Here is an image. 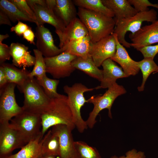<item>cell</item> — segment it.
<instances>
[{
	"instance_id": "cell-1",
	"label": "cell",
	"mask_w": 158,
	"mask_h": 158,
	"mask_svg": "<svg viewBox=\"0 0 158 158\" xmlns=\"http://www.w3.org/2000/svg\"><path fill=\"white\" fill-rule=\"evenodd\" d=\"M77 15L86 27L93 43L114 32L116 21L113 18L80 7H78Z\"/></svg>"
},
{
	"instance_id": "cell-2",
	"label": "cell",
	"mask_w": 158,
	"mask_h": 158,
	"mask_svg": "<svg viewBox=\"0 0 158 158\" xmlns=\"http://www.w3.org/2000/svg\"><path fill=\"white\" fill-rule=\"evenodd\" d=\"M42 134H44L50 127L63 124L66 125L72 130L75 128L72 113L67 96L51 99L46 109L41 115Z\"/></svg>"
},
{
	"instance_id": "cell-3",
	"label": "cell",
	"mask_w": 158,
	"mask_h": 158,
	"mask_svg": "<svg viewBox=\"0 0 158 158\" xmlns=\"http://www.w3.org/2000/svg\"><path fill=\"white\" fill-rule=\"evenodd\" d=\"M17 87L24 94V110L41 115L49 105L51 99L34 77H29L22 85Z\"/></svg>"
},
{
	"instance_id": "cell-4",
	"label": "cell",
	"mask_w": 158,
	"mask_h": 158,
	"mask_svg": "<svg viewBox=\"0 0 158 158\" xmlns=\"http://www.w3.org/2000/svg\"><path fill=\"white\" fill-rule=\"evenodd\" d=\"M10 121L9 126L19 133L26 144L42 134L40 114L23 110Z\"/></svg>"
},
{
	"instance_id": "cell-5",
	"label": "cell",
	"mask_w": 158,
	"mask_h": 158,
	"mask_svg": "<svg viewBox=\"0 0 158 158\" xmlns=\"http://www.w3.org/2000/svg\"><path fill=\"white\" fill-rule=\"evenodd\" d=\"M157 12L153 9L144 12H138L133 16L118 20H115L116 25L113 33L117 36L119 42L127 48L131 47L130 43L125 39V36L128 32L133 34L141 28L144 21L152 23L157 20Z\"/></svg>"
},
{
	"instance_id": "cell-6",
	"label": "cell",
	"mask_w": 158,
	"mask_h": 158,
	"mask_svg": "<svg viewBox=\"0 0 158 158\" xmlns=\"http://www.w3.org/2000/svg\"><path fill=\"white\" fill-rule=\"evenodd\" d=\"M126 92L124 87L116 83L109 87L103 95L92 96L87 99V103H92L94 105L92 111L85 121L88 128L90 129L93 128L97 122V116L104 109H108L109 117L112 118L111 109L114 101L118 96Z\"/></svg>"
},
{
	"instance_id": "cell-7",
	"label": "cell",
	"mask_w": 158,
	"mask_h": 158,
	"mask_svg": "<svg viewBox=\"0 0 158 158\" xmlns=\"http://www.w3.org/2000/svg\"><path fill=\"white\" fill-rule=\"evenodd\" d=\"M63 89L68 95L74 124L78 131L82 133L88 128L85 121L82 117L80 112L82 107L85 103H87L84 94L86 92L92 91L95 88H88L81 83H77L71 86L65 85Z\"/></svg>"
},
{
	"instance_id": "cell-8",
	"label": "cell",
	"mask_w": 158,
	"mask_h": 158,
	"mask_svg": "<svg viewBox=\"0 0 158 158\" xmlns=\"http://www.w3.org/2000/svg\"><path fill=\"white\" fill-rule=\"evenodd\" d=\"M17 85L8 83L0 90V123H9L13 118L24 110L17 103L14 90Z\"/></svg>"
},
{
	"instance_id": "cell-9",
	"label": "cell",
	"mask_w": 158,
	"mask_h": 158,
	"mask_svg": "<svg viewBox=\"0 0 158 158\" xmlns=\"http://www.w3.org/2000/svg\"><path fill=\"white\" fill-rule=\"evenodd\" d=\"M77 57L68 52H63L53 57H44L46 73H49L56 79L69 76L75 69L71 63Z\"/></svg>"
},
{
	"instance_id": "cell-10",
	"label": "cell",
	"mask_w": 158,
	"mask_h": 158,
	"mask_svg": "<svg viewBox=\"0 0 158 158\" xmlns=\"http://www.w3.org/2000/svg\"><path fill=\"white\" fill-rule=\"evenodd\" d=\"M9 123H0V157H8L15 149L26 144L19 133Z\"/></svg>"
},
{
	"instance_id": "cell-11",
	"label": "cell",
	"mask_w": 158,
	"mask_h": 158,
	"mask_svg": "<svg viewBox=\"0 0 158 158\" xmlns=\"http://www.w3.org/2000/svg\"><path fill=\"white\" fill-rule=\"evenodd\" d=\"M116 51V41L113 33L97 42H92L89 54L99 67L105 60L111 58Z\"/></svg>"
},
{
	"instance_id": "cell-12",
	"label": "cell",
	"mask_w": 158,
	"mask_h": 158,
	"mask_svg": "<svg viewBox=\"0 0 158 158\" xmlns=\"http://www.w3.org/2000/svg\"><path fill=\"white\" fill-rule=\"evenodd\" d=\"M51 131L58 138L60 158H78L72 133V130L66 125H58L52 127Z\"/></svg>"
},
{
	"instance_id": "cell-13",
	"label": "cell",
	"mask_w": 158,
	"mask_h": 158,
	"mask_svg": "<svg viewBox=\"0 0 158 158\" xmlns=\"http://www.w3.org/2000/svg\"><path fill=\"white\" fill-rule=\"evenodd\" d=\"M36 25L35 34L37 38L36 45L37 49L45 58L53 57L63 52L61 49L54 44L51 33L48 29L43 24Z\"/></svg>"
},
{
	"instance_id": "cell-14",
	"label": "cell",
	"mask_w": 158,
	"mask_h": 158,
	"mask_svg": "<svg viewBox=\"0 0 158 158\" xmlns=\"http://www.w3.org/2000/svg\"><path fill=\"white\" fill-rule=\"evenodd\" d=\"M131 47L138 50L143 47L158 43V23L157 20L141 27L134 33L129 35Z\"/></svg>"
},
{
	"instance_id": "cell-15",
	"label": "cell",
	"mask_w": 158,
	"mask_h": 158,
	"mask_svg": "<svg viewBox=\"0 0 158 158\" xmlns=\"http://www.w3.org/2000/svg\"><path fill=\"white\" fill-rule=\"evenodd\" d=\"M28 4L36 16L37 25L47 23L52 25L55 28V32L59 38L66 26L54 11L39 4Z\"/></svg>"
},
{
	"instance_id": "cell-16",
	"label": "cell",
	"mask_w": 158,
	"mask_h": 158,
	"mask_svg": "<svg viewBox=\"0 0 158 158\" xmlns=\"http://www.w3.org/2000/svg\"><path fill=\"white\" fill-rule=\"evenodd\" d=\"M113 35L116 41V51L111 59L120 65L127 77L136 75L140 70L138 61L131 58L124 46L119 42L117 35L114 33Z\"/></svg>"
},
{
	"instance_id": "cell-17",
	"label": "cell",
	"mask_w": 158,
	"mask_h": 158,
	"mask_svg": "<svg viewBox=\"0 0 158 158\" xmlns=\"http://www.w3.org/2000/svg\"><path fill=\"white\" fill-rule=\"evenodd\" d=\"M103 68V78L100 85L95 89L108 88L119 78L127 77L122 68L117 66L111 58L105 60L102 65Z\"/></svg>"
},
{
	"instance_id": "cell-18",
	"label": "cell",
	"mask_w": 158,
	"mask_h": 158,
	"mask_svg": "<svg viewBox=\"0 0 158 158\" xmlns=\"http://www.w3.org/2000/svg\"><path fill=\"white\" fill-rule=\"evenodd\" d=\"M88 35V31L85 26L79 18L76 17L66 27L59 38L60 48L70 42L83 38Z\"/></svg>"
},
{
	"instance_id": "cell-19",
	"label": "cell",
	"mask_w": 158,
	"mask_h": 158,
	"mask_svg": "<svg viewBox=\"0 0 158 158\" xmlns=\"http://www.w3.org/2000/svg\"><path fill=\"white\" fill-rule=\"evenodd\" d=\"M10 47L13 65L23 68L34 65L35 57L30 54L27 46L20 43L13 42Z\"/></svg>"
},
{
	"instance_id": "cell-20",
	"label": "cell",
	"mask_w": 158,
	"mask_h": 158,
	"mask_svg": "<svg viewBox=\"0 0 158 158\" xmlns=\"http://www.w3.org/2000/svg\"><path fill=\"white\" fill-rule=\"evenodd\" d=\"M103 3L114 13L115 20L134 16L138 12L128 0H102Z\"/></svg>"
},
{
	"instance_id": "cell-21",
	"label": "cell",
	"mask_w": 158,
	"mask_h": 158,
	"mask_svg": "<svg viewBox=\"0 0 158 158\" xmlns=\"http://www.w3.org/2000/svg\"><path fill=\"white\" fill-rule=\"evenodd\" d=\"M92 42L89 35L79 39L70 42L61 48L77 57L86 58L90 56L89 52Z\"/></svg>"
},
{
	"instance_id": "cell-22",
	"label": "cell",
	"mask_w": 158,
	"mask_h": 158,
	"mask_svg": "<svg viewBox=\"0 0 158 158\" xmlns=\"http://www.w3.org/2000/svg\"><path fill=\"white\" fill-rule=\"evenodd\" d=\"M44 136L41 134L21 148L17 153L8 158H39L42 156L41 147Z\"/></svg>"
},
{
	"instance_id": "cell-23",
	"label": "cell",
	"mask_w": 158,
	"mask_h": 158,
	"mask_svg": "<svg viewBox=\"0 0 158 158\" xmlns=\"http://www.w3.org/2000/svg\"><path fill=\"white\" fill-rule=\"evenodd\" d=\"M72 66L87 74L101 82L103 78V70L98 68L90 56L86 58L77 57L72 62Z\"/></svg>"
},
{
	"instance_id": "cell-24",
	"label": "cell",
	"mask_w": 158,
	"mask_h": 158,
	"mask_svg": "<svg viewBox=\"0 0 158 158\" xmlns=\"http://www.w3.org/2000/svg\"><path fill=\"white\" fill-rule=\"evenodd\" d=\"M75 5L73 0H56L54 12L66 26L76 17L77 12Z\"/></svg>"
},
{
	"instance_id": "cell-25",
	"label": "cell",
	"mask_w": 158,
	"mask_h": 158,
	"mask_svg": "<svg viewBox=\"0 0 158 158\" xmlns=\"http://www.w3.org/2000/svg\"><path fill=\"white\" fill-rule=\"evenodd\" d=\"M3 68L8 83L16 84L17 87L22 85L29 77L30 71L26 68L20 69L12 64L4 63L0 64Z\"/></svg>"
},
{
	"instance_id": "cell-26",
	"label": "cell",
	"mask_w": 158,
	"mask_h": 158,
	"mask_svg": "<svg viewBox=\"0 0 158 158\" xmlns=\"http://www.w3.org/2000/svg\"><path fill=\"white\" fill-rule=\"evenodd\" d=\"M41 154L42 156H60L59 138L51 130H49L44 136V141L41 147Z\"/></svg>"
},
{
	"instance_id": "cell-27",
	"label": "cell",
	"mask_w": 158,
	"mask_h": 158,
	"mask_svg": "<svg viewBox=\"0 0 158 158\" xmlns=\"http://www.w3.org/2000/svg\"><path fill=\"white\" fill-rule=\"evenodd\" d=\"M0 9L6 13L11 21L13 23L22 20L37 24L36 21L24 14L9 0H0Z\"/></svg>"
},
{
	"instance_id": "cell-28",
	"label": "cell",
	"mask_w": 158,
	"mask_h": 158,
	"mask_svg": "<svg viewBox=\"0 0 158 158\" xmlns=\"http://www.w3.org/2000/svg\"><path fill=\"white\" fill-rule=\"evenodd\" d=\"M75 5L78 7L86 8L114 18L113 12L103 3L102 0H74Z\"/></svg>"
},
{
	"instance_id": "cell-29",
	"label": "cell",
	"mask_w": 158,
	"mask_h": 158,
	"mask_svg": "<svg viewBox=\"0 0 158 158\" xmlns=\"http://www.w3.org/2000/svg\"><path fill=\"white\" fill-rule=\"evenodd\" d=\"M151 58H145L138 61V65L142 74V79L141 85L138 87L139 92L144 90L145 82L150 75L152 73L158 72V66Z\"/></svg>"
},
{
	"instance_id": "cell-30",
	"label": "cell",
	"mask_w": 158,
	"mask_h": 158,
	"mask_svg": "<svg viewBox=\"0 0 158 158\" xmlns=\"http://www.w3.org/2000/svg\"><path fill=\"white\" fill-rule=\"evenodd\" d=\"M37 80L46 95L50 98H61L65 96L57 92V87L59 82V80L49 78L46 75L42 79Z\"/></svg>"
},
{
	"instance_id": "cell-31",
	"label": "cell",
	"mask_w": 158,
	"mask_h": 158,
	"mask_svg": "<svg viewBox=\"0 0 158 158\" xmlns=\"http://www.w3.org/2000/svg\"><path fill=\"white\" fill-rule=\"evenodd\" d=\"M35 61L32 71L28 74L29 77H36L37 80L42 79L46 75V67L44 59L42 53L37 49L33 50Z\"/></svg>"
},
{
	"instance_id": "cell-32",
	"label": "cell",
	"mask_w": 158,
	"mask_h": 158,
	"mask_svg": "<svg viewBox=\"0 0 158 158\" xmlns=\"http://www.w3.org/2000/svg\"><path fill=\"white\" fill-rule=\"evenodd\" d=\"M78 158H102L97 150L82 141H75Z\"/></svg>"
},
{
	"instance_id": "cell-33",
	"label": "cell",
	"mask_w": 158,
	"mask_h": 158,
	"mask_svg": "<svg viewBox=\"0 0 158 158\" xmlns=\"http://www.w3.org/2000/svg\"><path fill=\"white\" fill-rule=\"evenodd\" d=\"M21 12L31 19L36 21L38 24L36 16L28 4L26 0H9Z\"/></svg>"
},
{
	"instance_id": "cell-34",
	"label": "cell",
	"mask_w": 158,
	"mask_h": 158,
	"mask_svg": "<svg viewBox=\"0 0 158 158\" xmlns=\"http://www.w3.org/2000/svg\"><path fill=\"white\" fill-rule=\"evenodd\" d=\"M131 5L138 12H144L149 10L148 7L152 6L158 9V5L150 3L147 0H128Z\"/></svg>"
},
{
	"instance_id": "cell-35",
	"label": "cell",
	"mask_w": 158,
	"mask_h": 158,
	"mask_svg": "<svg viewBox=\"0 0 158 158\" xmlns=\"http://www.w3.org/2000/svg\"><path fill=\"white\" fill-rule=\"evenodd\" d=\"M143 55L144 58H151L154 59L156 55L158 53V44L154 45H149L139 49Z\"/></svg>"
},
{
	"instance_id": "cell-36",
	"label": "cell",
	"mask_w": 158,
	"mask_h": 158,
	"mask_svg": "<svg viewBox=\"0 0 158 158\" xmlns=\"http://www.w3.org/2000/svg\"><path fill=\"white\" fill-rule=\"evenodd\" d=\"M11 57V51L10 46L6 44L0 43V64L4 63L10 60Z\"/></svg>"
},
{
	"instance_id": "cell-37",
	"label": "cell",
	"mask_w": 158,
	"mask_h": 158,
	"mask_svg": "<svg viewBox=\"0 0 158 158\" xmlns=\"http://www.w3.org/2000/svg\"><path fill=\"white\" fill-rule=\"evenodd\" d=\"M27 24L21 21H18V23L10 29L11 32H14L18 36H23L24 33L29 28Z\"/></svg>"
},
{
	"instance_id": "cell-38",
	"label": "cell",
	"mask_w": 158,
	"mask_h": 158,
	"mask_svg": "<svg viewBox=\"0 0 158 158\" xmlns=\"http://www.w3.org/2000/svg\"><path fill=\"white\" fill-rule=\"evenodd\" d=\"M144 152L138 151L135 149L130 150L125 153V155L119 157V158H145Z\"/></svg>"
},
{
	"instance_id": "cell-39",
	"label": "cell",
	"mask_w": 158,
	"mask_h": 158,
	"mask_svg": "<svg viewBox=\"0 0 158 158\" xmlns=\"http://www.w3.org/2000/svg\"><path fill=\"white\" fill-rule=\"evenodd\" d=\"M23 38L29 42L31 44L35 45L34 39L35 36L33 32L30 27L24 33L23 35Z\"/></svg>"
},
{
	"instance_id": "cell-40",
	"label": "cell",
	"mask_w": 158,
	"mask_h": 158,
	"mask_svg": "<svg viewBox=\"0 0 158 158\" xmlns=\"http://www.w3.org/2000/svg\"><path fill=\"white\" fill-rule=\"evenodd\" d=\"M6 77L3 67L0 66V89L3 88L8 83Z\"/></svg>"
},
{
	"instance_id": "cell-41",
	"label": "cell",
	"mask_w": 158,
	"mask_h": 158,
	"mask_svg": "<svg viewBox=\"0 0 158 158\" xmlns=\"http://www.w3.org/2000/svg\"><path fill=\"white\" fill-rule=\"evenodd\" d=\"M0 25H6L11 26V21L8 16L2 10L0 9Z\"/></svg>"
},
{
	"instance_id": "cell-42",
	"label": "cell",
	"mask_w": 158,
	"mask_h": 158,
	"mask_svg": "<svg viewBox=\"0 0 158 158\" xmlns=\"http://www.w3.org/2000/svg\"><path fill=\"white\" fill-rule=\"evenodd\" d=\"M46 7L48 9L54 11L56 5V0H45Z\"/></svg>"
},
{
	"instance_id": "cell-43",
	"label": "cell",
	"mask_w": 158,
	"mask_h": 158,
	"mask_svg": "<svg viewBox=\"0 0 158 158\" xmlns=\"http://www.w3.org/2000/svg\"><path fill=\"white\" fill-rule=\"evenodd\" d=\"M9 36L8 34L5 35H0V43H2L3 40L9 37Z\"/></svg>"
},
{
	"instance_id": "cell-44",
	"label": "cell",
	"mask_w": 158,
	"mask_h": 158,
	"mask_svg": "<svg viewBox=\"0 0 158 158\" xmlns=\"http://www.w3.org/2000/svg\"><path fill=\"white\" fill-rule=\"evenodd\" d=\"M39 158H56V157L52 156H41Z\"/></svg>"
},
{
	"instance_id": "cell-45",
	"label": "cell",
	"mask_w": 158,
	"mask_h": 158,
	"mask_svg": "<svg viewBox=\"0 0 158 158\" xmlns=\"http://www.w3.org/2000/svg\"><path fill=\"white\" fill-rule=\"evenodd\" d=\"M110 158H119V157L116 155H114L111 156Z\"/></svg>"
},
{
	"instance_id": "cell-46",
	"label": "cell",
	"mask_w": 158,
	"mask_h": 158,
	"mask_svg": "<svg viewBox=\"0 0 158 158\" xmlns=\"http://www.w3.org/2000/svg\"><path fill=\"white\" fill-rule=\"evenodd\" d=\"M0 158H8V157H0Z\"/></svg>"
},
{
	"instance_id": "cell-47",
	"label": "cell",
	"mask_w": 158,
	"mask_h": 158,
	"mask_svg": "<svg viewBox=\"0 0 158 158\" xmlns=\"http://www.w3.org/2000/svg\"><path fill=\"white\" fill-rule=\"evenodd\" d=\"M157 23H158V20H157Z\"/></svg>"
},
{
	"instance_id": "cell-48",
	"label": "cell",
	"mask_w": 158,
	"mask_h": 158,
	"mask_svg": "<svg viewBox=\"0 0 158 158\" xmlns=\"http://www.w3.org/2000/svg\"><path fill=\"white\" fill-rule=\"evenodd\" d=\"M157 4L158 5V3Z\"/></svg>"
}]
</instances>
